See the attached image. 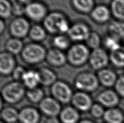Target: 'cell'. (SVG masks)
I'll use <instances>...</instances> for the list:
<instances>
[{
  "label": "cell",
  "mask_w": 124,
  "mask_h": 123,
  "mask_svg": "<svg viewBox=\"0 0 124 123\" xmlns=\"http://www.w3.org/2000/svg\"><path fill=\"white\" fill-rule=\"evenodd\" d=\"M43 24L48 33L54 35L67 34L71 25L66 15L59 11L48 13L43 21Z\"/></svg>",
  "instance_id": "6da1fadb"
},
{
  "label": "cell",
  "mask_w": 124,
  "mask_h": 123,
  "mask_svg": "<svg viewBox=\"0 0 124 123\" xmlns=\"http://www.w3.org/2000/svg\"><path fill=\"white\" fill-rule=\"evenodd\" d=\"M27 89L22 82L13 81L4 85L1 89V98L9 104H16L26 96Z\"/></svg>",
  "instance_id": "7a4b0ae2"
},
{
  "label": "cell",
  "mask_w": 124,
  "mask_h": 123,
  "mask_svg": "<svg viewBox=\"0 0 124 123\" xmlns=\"http://www.w3.org/2000/svg\"><path fill=\"white\" fill-rule=\"evenodd\" d=\"M47 50L41 44L29 43L25 46L21 53L23 60L30 65H37L45 60Z\"/></svg>",
  "instance_id": "3957f363"
},
{
  "label": "cell",
  "mask_w": 124,
  "mask_h": 123,
  "mask_svg": "<svg viewBox=\"0 0 124 123\" xmlns=\"http://www.w3.org/2000/svg\"><path fill=\"white\" fill-rule=\"evenodd\" d=\"M90 49L85 44L76 43L70 46L66 53L68 62L75 67H79L89 61Z\"/></svg>",
  "instance_id": "277c9868"
},
{
  "label": "cell",
  "mask_w": 124,
  "mask_h": 123,
  "mask_svg": "<svg viewBox=\"0 0 124 123\" xmlns=\"http://www.w3.org/2000/svg\"><path fill=\"white\" fill-rule=\"evenodd\" d=\"M100 82L96 74L90 71H84L79 73L74 80L75 87L86 93H93L99 89Z\"/></svg>",
  "instance_id": "5b68a950"
},
{
  "label": "cell",
  "mask_w": 124,
  "mask_h": 123,
  "mask_svg": "<svg viewBox=\"0 0 124 123\" xmlns=\"http://www.w3.org/2000/svg\"><path fill=\"white\" fill-rule=\"evenodd\" d=\"M50 91L52 97L64 104L71 102L74 94L70 86L62 80H57L51 87Z\"/></svg>",
  "instance_id": "8992f818"
},
{
  "label": "cell",
  "mask_w": 124,
  "mask_h": 123,
  "mask_svg": "<svg viewBox=\"0 0 124 123\" xmlns=\"http://www.w3.org/2000/svg\"><path fill=\"white\" fill-rule=\"evenodd\" d=\"M31 27L27 18L23 16L16 17L10 22L9 31L12 37L22 39L28 36Z\"/></svg>",
  "instance_id": "52a82bcc"
},
{
  "label": "cell",
  "mask_w": 124,
  "mask_h": 123,
  "mask_svg": "<svg viewBox=\"0 0 124 123\" xmlns=\"http://www.w3.org/2000/svg\"><path fill=\"white\" fill-rule=\"evenodd\" d=\"M109 62V54L103 48L100 47L92 50L88 63L93 70L98 72L107 68Z\"/></svg>",
  "instance_id": "ba28073f"
},
{
  "label": "cell",
  "mask_w": 124,
  "mask_h": 123,
  "mask_svg": "<svg viewBox=\"0 0 124 123\" xmlns=\"http://www.w3.org/2000/svg\"><path fill=\"white\" fill-rule=\"evenodd\" d=\"M48 13L47 6L41 2L35 1L26 6L25 15L28 20L35 22L43 21Z\"/></svg>",
  "instance_id": "9c48e42d"
},
{
  "label": "cell",
  "mask_w": 124,
  "mask_h": 123,
  "mask_svg": "<svg viewBox=\"0 0 124 123\" xmlns=\"http://www.w3.org/2000/svg\"><path fill=\"white\" fill-rule=\"evenodd\" d=\"M92 31L87 23L83 22H77L71 25L67 35L71 41L82 43L85 41Z\"/></svg>",
  "instance_id": "30bf717a"
},
{
  "label": "cell",
  "mask_w": 124,
  "mask_h": 123,
  "mask_svg": "<svg viewBox=\"0 0 124 123\" xmlns=\"http://www.w3.org/2000/svg\"><path fill=\"white\" fill-rule=\"evenodd\" d=\"M39 105L40 111L48 118L57 117L62 110L61 103L52 96L45 97Z\"/></svg>",
  "instance_id": "8fae6325"
},
{
  "label": "cell",
  "mask_w": 124,
  "mask_h": 123,
  "mask_svg": "<svg viewBox=\"0 0 124 123\" xmlns=\"http://www.w3.org/2000/svg\"><path fill=\"white\" fill-rule=\"evenodd\" d=\"M97 100L104 107L110 109L118 106L120 102V97L115 90L106 89L97 95Z\"/></svg>",
  "instance_id": "7c38bea8"
},
{
  "label": "cell",
  "mask_w": 124,
  "mask_h": 123,
  "mask_svg": "<svg viewBox=\"0 0 124 123\" xmlns=\"http://www.w3.org/2000/svg\"><path fill=\"white\" fill-rule=\"evenodd\" d=\"M71 102L75 109L82 112L90 111L93 105L92 99L89 93L82 91L75 92Z\"/></svg>",
  "instance_id": "4fadbf2b"
},
{
  "label": "cell",
  "mask_w": 124,
  "mask_h": 123,
  "mask_svg": "<svg viewBox=\"0 0 124 123\" xmlns=\"http://www.w3.org/2000/svg\"><path fill=\"white\" fill-rule=\"evenodd\" d=\"M45 60L51 66L56 68L63 67L68 62L66 54L54 47L47 50Z\"/></svg>",
  "instance_id": "5bb4252c"
},
{
  "label": "cell",
  "mask_w": 124,
  "mask_h": 123,
  "mask_svg": "<svg viewBox=\"0 0 124 123\" xmlns=\"http://www.w3.org/2000/svg\"><path fill=\"white\" fill-rule=\"evenodd\" d=\"M16 66L14 55L7 52H2L0 54V73L3 76L12 75Z\"/></svg>",
  "instance_id": "9a60e30c"
},
{
  "label": "cell",
  "mask_w": 124,
  "mask_h": 123,
  "mask_svg": "<svg viewBox=\"0 0 124 123\" xmlns=\"http://www.w3.org/2000/svg\"><path fill=\"white\" fill-rule=\"evenodd\" d=\"M93 21L97 23L104 24L108 22L112 16L110 8L104 4H99L94 7L90 14Z\"/></svg>",
  "instance_id": "2e32d148"
},
{
  "label": "cell",
  "mask_w": 124,
  "mask_h": 123,
  "mask_svg": "<svg viewBox=\"0 0 124 123\" xmlns=\"http://www.w3.org/2000/svg\"><path fill=\"white\" fill-rule=\"evenodd\" d=\"M97 76L100 84L107 89L114 87L119 76L116 72L108 68L97 72Z\"/></svg>",
  "instance_id": "e0dca14e"
},
{
  "label": "cell",
  "mask_w": 124,
  "mask_h": 123,
  "mask_svg": "<svg viewBox=\"0 0 124 123\" xmlns=\"http://www.w3.org/2000/svg\"><path fill=\"white\" fill-rule=\"evenodd\" d=\"M41 116L37 109L27 106L19 111V121L20 123H39Z\"/></svg>",
  "instance_id": "ac0fdd59"
},
{
  "label": "cell",
  "mask_w": 124,
  "mask_h": 123,
  "mask_svg": "<svg viewBox=\"0 0 124 123\" xmlns=\"http://www.w3.org/2000/svg\"><path fill=\"white\" fill-rule=\"evenodd\" d=\"M40 78V85L45 87H51L57 80L56 72L47 67H41L38 70Z\"/></svg>",
  "instance_id": "d6986e66"
},
{
  "label": "cell",
  "mask_w": 124,
  "mask_h": 123,
  "mask_svg": "<svg viewBox=\"0 0 124 123\" xmlns=\"http://www.w3.org/2000/svg\"><path fill=\"white\" fill-rule=\"evenodd\" d=\"M80 119L79 111L74 106H68L62 109L59 115L62 123H78Z\"/></svg>",
  "instance_id": "ffe728a7"
},
{
  "label": "cell",
  "mask_w": 124,
  "mask_h": 123,
  "mask_svg": "<svg viewBox=\"0 0 124 123\" xmlns=\"http://www.w3.org/2000/svg\"><path fill=\"white\" fill-rule=\"evenodd\" d=\"M22 82L27 89L39 87V85H40V78L38 71L34 69L27 70Z\"/></svg>",
  "instance_id": "44dd1931"
},
{
  "label": "cell",
  "mask_w": 124,
  "mask_h": 123,
  "mask_svg": "<svg viewBox=\"0 0 124 123\" xmlns=\"http://www.w3.org/2000/svg\"><path fill=\"white\" fill-rule=\"evenodd\" d=\"M103 118L106 123H124V113L117 107L108 109Z\"/></svg>",
  "instance_id": "7402d4cb"
},
{
  "label": "cell",
  "mask_w": 124,
  "mask_h": 123,
  "mask_svg": "<svg viewBox=\"0 0 124 123\" xmlns=\"http://www.w3.org/2000/svg\"><path fill=\"white\" fill-rule=\"evenodd\" d=\"M72 7L81 14H90L95 7L94 0H71Z\"/></svg>",
  "instance_id": "603a6c76"
},
{
  "label": "cell",
  "mask_w": 124,
  "mask_h": 123,
  "mask_svg": "<svg viewBox=\"0 0 124 123\" xmlns=\"http://www.w3.org/2000/svg\"><path fill=\"white\" fill-rule=\"evenodd\" d=\"M107 29L108 35L120 41H124V22L114 20L109 23Z\"/></svg>",
  "instance_id": "cb8c5ba5"
},
{
  "label": "cell",
  "mask_w": 124,
  "mask_h": 123,
  "mask_svg": "<svg viewBox=\"0 0 124 123\" xmlns=\"http://www.w3.org/2000/svg\"><path fill=\"white\" fill-rule=\"evenodd\" d=\"M4 47L6 52L15 55L21 54L25 46L21 39L11 37L6 41Z\"/></svg>",
  "instance_id": "d4e9b609"
},
{
  "label": "cell",
  "mask_w": 124,
  "mask_h": 123,
  "mask_svg": "<svg viewBox=\"0 0 124 123\" xmlns=\"http://www.w3.org/2000/svg\"><path fill=\"white\" fill-rule=\"evenodd\" d=\"M2 121L5 123H16L19 121V111L13 107H4L1 110Z\"/></svg>",
  "instance_id": "484cf974"
},
{
  "label": "cell",
  "mask_w": 124,
  "mask_h": 123,
  "mask_svg": "<svg viewBox=\"0 0 124 123\" xmlns=\"http://www.w3.org/2000/svg\"><path fill=\"white\" fill-rule=\"evenodd\" d=\"M47 32L43 26L35 24L31 27L28 36L34 42L39 43L46 38Z\"/></svg>",
  "instance_id": "4316f807"
},
{
  "label": "cell",
  "mask_w": 124,
  "mask_h": 123,
  "mask_svg": "<svg viewBox=\"0 0 124 123\" xmlns=\"http://www.w3.org/2000/svg\"><path fill=\"white\" fill-rule=\"evenodd\" d=\"M109 8L115 20L124 22V0H112Z\"/></svg>",
  "instance_id": "83f0119b"
},
{
  "label": "cell",
  "mask_w": 124,
  "mask_h": 123,
  "mask_svg": "<svg viewBox=\"0 0 124 123\" xmlns=\"http://www.w3.org/2000/svg\"><path fill=\"white\" fill-rule=\"evenodd\" d=\"M110 62L118 68H124V46L109 53Z\"/></svg>",
  "instance_id": "f1b7e54d"
},
{
  "label": "cell",
  "mask_w": 124,
  "mask_h": 123,
  "mask_svg": "<svg viewBox=\"0 0 124 123\" xmlns=\"http://www.w3.org/2000/svg\"><path fill=\"white\" fill-rule=\"evenodd\" d=\"M71 40L67 35L57 34L54 35L52 40V43L54 47L62 51L68 50L70 47Z\"/></svg>",
  "instance_id": "f546056e"
},
{
  "label": "cell",
  "mask_w": 124,
  "mask_h": 123,
  "mask_svg": "<svg viewBox=\"0 0 124 123\" xmlns=\"http://www.w3.org/2000/svg\"><path fill=\"white\" fill-rule=\"evenodd\" d=\"M26 96L31 102L40 104L45 96V92L41 88L38 87L33 89H27Z\"/></svg>",
  "instance_id": "4dcf8cb0"
},
{
  "label": "cell",
  "mask_w": 124,
  "mask_h": 123,
  "mask_svg": "<svg viewBox=\"0 0 124 123\" xmlns=\"http://www.w3.org/2000/svg\"><path fill=\"white\" fill-rule=\"evenodd\" d=\"M12 15L13 3L9 0H0V16L1 19H8Z\"/></svg>",
  "instance_id": "1f68e13d"
},
{
  "label": "cell",
  "mask_w": 124,
  "mask_h": 123,
  "mask_svg": "<svg viewBox=\"0 0 124 123\" xmlns=\"http://www.w3.org/2000/svg\"><path fill=\"white\" fill-rule=\"evenodd\" d=\"M85 45L92 50L100 47L102 40L100 35L96 32H91L86 39Z\"/></svg>",
  "instance_id": "d6a6232c"
},
{
  "label": "cell",
  "mask_w": 124,
  "mask_h": 123,
  "mask_svg": "<svg viewBox=\"0 0 124 123\" xmlns=\"http://www.w3.org/2000/svg\"><path fill=\"white\" fill-rule=\"evenodd\" d=\"M103 43L106 49L109 50V53L118 49L122 46L120 40L109 35L106 36L103 39Z\"/></svg>",
  "instance_id": "836d02e7"
},
{
  "label": "cell",
  "mask_w": 124,
  "mask_h": 123,
  "mask_svg": "<svg viewBox=\"0 0 124 123\" xmlns=\"http://www.w3.org/2000/svg\"><path fill=\"white\" fill-rule=\"evenodd\" d=\"M90 111L93 117L95 119H100L103 117L106 110L102 105L98 102L93 104Z\"/></svg>",
  "instance_id": "e575fe53"
},
{
  "label": "cell",
  "mask_w": 124,
  "mask_h": 123,
  "mask_svg": "<svg viewBox=\"0 0 124 123\" xmlns=\"http://www.w3.org/2000/svg\"><path fill=\"white\" fill-rule=\"evenodd\" d=\"M27 69L21 66H16L12 74L13 79L14 81L22 82L23 78Z\"/></svg>",
  "instance_id": "d590c367"
},
{
  "label": "cell",
  "mask_w": 124,
  "mask_h": 123,
  "mask_svg": "<svg viewBox=\"0 0 124 123\" xmlns=\"http://www.w3.org/2000/svg\"><path fill=\"white\" fill-rule=\"evenodd\" d=\"M114 87L120 97L124 98V74L118 76Z\"/></svg>",
  "instance_id": "8d00e7d4"
},
{
  "label": "cell",
  "mask_w": 124,
  "mask_h": 123,
  "mask_svg": "<svg viewBox=\"0 0 124 123\" xmlns=\"http://www.w3.org/2000/svg\"><path fill=\"white\" fill-rule=\"evenodd\" d=\"M26 6L16 2L13 3V15L16 17H22L25 15Z\"/></svg>",
  "instance_id": "74e56055"
},
{
  "label": "cell",
  "mask_w": 124,
  "mask_h": 123,
  "mask_svg": "<svg viewBox=\"0 0 124 123\" xmlns=\"http://www.w3.org/2000/svg\"><path fill=\"white\" fill-rule=\"evenodd\" d=\"M45 123H62V122L60 119H58L57 117H51L47 119Z\"/></svg>",
  "instance_id": "f35d334b"
},
{
  "label": "cell",
  "mask_w": 124,
  "mask_h": 123,
  "mask_svg": "<svg viewBox=\"0 0 124 123\" xmlns=\"http://www.w3.org/2000/svg\"><path fill=\"white\" fill-rule=\"evenodd\" d=\"M6 29V23L4 22V20H0V34L1 35L3 33Z\"/></svg>",
  "instance_id": "ab89813d"
},
{
  "label": "cell",
  "mask_w": 124,
  "mask_h": 123,
  "mask_svg": "<svg viewBox=\"0 0 124 123\" xmlns=\"http://www.w3.org/2000/svg\"><path fill=\"white\" fill-rule=\"evenodd\" d=\"M16 1L19 3L23 4V5L27 6L32 2L35 1V0H16Z\"/></svg>",
  "instance_id": "60d3db41"
},
{
  "label": "cell",
  "mask_w": 124,
  "mask_h": 123,
  "mask_svg": "<svg viewBox=\"0 0 124 123\" xmlns=\"http://www.w3.org/2000/svg\"><path fill=\"white\" fill-rule=\"evenodd\" d=\"M78 123H94V122H93L89 119H83L80 120Z\"/></svg>",
  "instance_id": "b9f144b4"
},
{
  "label": "cell",
  "mask_w": 124,
  "mask_h": 123,
  "mask_svg": "<svg viewBox=\"0 0 124 123\" xmlns=\"http://www.w3.org/2000/svg\"><path fill=\"white\" fill-rule=\"evenodd\" d=\"M4 123L3 121H2V120H1V123Z\"/></svg>",
  "instance_id": "7bdbcfd3"
}]
</instances>
